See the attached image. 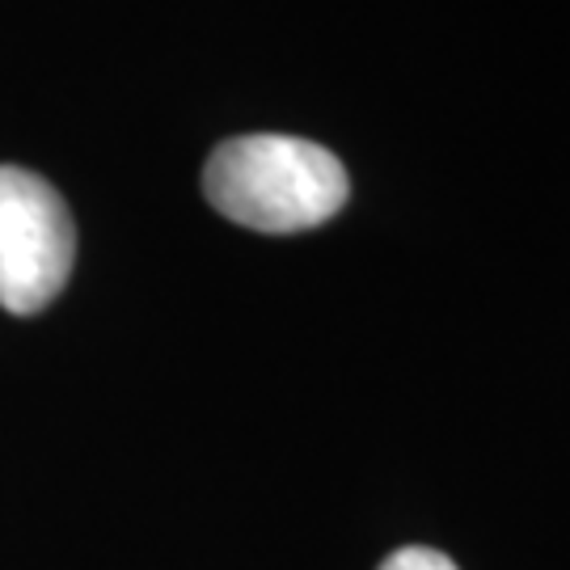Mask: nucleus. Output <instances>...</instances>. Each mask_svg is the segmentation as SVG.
<instances>
[{"mask_svg":"<svg viewBox=\"0 0 570 570\" xmlns=\"http://www.w3.org/2000/svg\"><path fill=\"white\" fill-rule=\"evenodd\" d=\"M204 195L225 220L254 233H305L346 207L343 161L301 136H237L204 169Z\"/></svg>","mask_w":570,"mask_h":570,"instance_id":"1","label":"nucleus"},{"mask_svg":"<svg viewBox=\"0 0 570 570\" xmlns=\"http://www.w3.org/2000/svg\"><path fill=\"white\" fill-rule=\"evenodd\" d=\"M72 258L77 228L60 190L21 165H0V305L18 317L42 313L68 284Z\"/></svg>","mask_w":570,"mask_h":570,"instance_id":"2","label":"nucleus"},{"mask_svg":"<svg viewBox=\"0 0 570 570\" xmlns=\"http://www.w3.org/2000/svg\"><path fill=\"white\" fill-rule=\"evenodd\" d=\"M381 570H456V562L435 550H423V546H410V550L389 553Z\"/></svg>","mask_w":570,"mask_h":570,"instance_id":"3","label":"nucleus"}]
</instances>
